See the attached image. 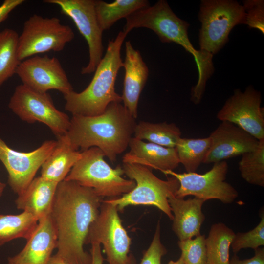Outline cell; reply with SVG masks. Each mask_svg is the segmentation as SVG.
I'll return each mask as SVG.
<instances>
[{"label":"cell","instance_id":"8fae6325","mask_svg":"<svg viewBox=\"0 0 264 264\" xmlns=\"http://www.w3.org/2000/svg\"><path fill=\"white\" fill-rule=\"evenodd\" d=\"M228 171L226 161L214 163L212 168L203 174L196 172L177 173L174 171L162 172L176 178L179 186L175 196L184 198L192 195L206 201L217 199L224 204L233 203L238 197L237 190L225 181Z\"/></svg>","mask_w":264,"mask_h":264},{"label":"cell","instance_id":"4316f807","mask_svg":"<svg viewBox=\"0 0 264 264\" xmlns=\"http://www.w3.org/2000/svg\"><path fill=\"white\" fill-rule=\"evenodd\" d=\"M211 140L208 136L202 138L181 137L175 147L177 156L187 172H196L210 148Z\"/></svg>","mask_w":264,"mask_h":264},{"label":"cell","instance_id":"d590c367","mask_svg":"<svg viewBox=\"0 0 264 264\" xmlns=\"http://www.w3.org/2000/svg\"><path fill=\"white\" fill-rule=\"evenodd\" d=\"M91 245L90 254L92 258L91 264H103L104 258L101 252V244L95 242Z\"/></svg>","mask_w":264,"mask_h":264},{"label":"cell","instance_id":"f546056e","mask_svg":"<svg viewBox=\"0 0 264 264\" xmlns=\"http://www.w3.org/2000/svg\"><path fill=\"white\" fill-rule=\"evenodd\" d=\"M261 220L253 229L246 232L235 233L231 244L235 254L241 249L251 248L254 250L264 246V211L263 208L259 213Z\"/></svg>","mask_w":264,"mask_h":264},{"label":"cell","instance_id":"d6986e66","mask_svg":"<svg viewBox=\"0 0 264 264\" xmlns=\"http://www.w3.org/2000/svg\"><path fill=\"white\" fill-rule=\"evenodd\" d=\"M130 150L123 156V163L136 164L162 172L173 171L180 164L175 148L146 142L132 137Z\"/></svg>","mask_w":264,"mask_h":264},{"label":"cell","instance_id":"8992f818","mask_svg":"<svg viewBox=\"0 0 264 264\" xmlns=\"http://www.w3.org/2000/svg\"><path fill=\"white\" fill-rule=\"evenodd\" d=\"M124 174L135 182L130 192L119 198L106 199L122 211L129 205H150L157 208L171 220L173 219L169 197L175 195L179 186L172 176L164 180L155 176L151 169L136 164L123 163Z\"/></svg>","mask_w":264,"mask_h":264},{"label":"cell","instance_id":"cb8c5ba5","mask_svg":"<svg viewBox=\"0 0 264 264\" xmlns=\"http://www.w3.org/2000/svg\"><path fill=\"white\" fill-rule=\"evenodd\" d=\"M149 5L147 0H116L112 3L95 0L96 17L103 31L109 29L119 20Z\"/></svg>","mask_w":264,"mask_h":264},{"label":"cell","instance_id":"6da1fadb","mask_svg":"<svg viewBox=\"0 0 264 264\" xmlns=\"http://www.w3.org/2000/svg\"><path fill=\"white\" fill-rule=\"evenodd\" d=\"M102 200L93 189L74 181L58 183L50 213L57 236L55 255L69 264H91L84 245Z\"/></svg>","mask_w":264,"mask_h":264},{"label":"cell","instance_id":"4dcf8cb0","mask_svg":"<svg viewBox=\"0 0 264 264\" xmlns=\"http://www.w3.org/2000/svg\"><path fill=\"white\" fill-rule=\"evenodd\" d=\"M205 238L200 234L194 239L178 241L184 264H206Z\"/></svg>","mask_w":264,"mask_h":264},{"label":"cell","instance_id":"5b68a950","mask_svg":"<svg viewBox=\"0 0 264 264\" xmlns=\"http://www.w3.org/2000/svg\"><path fill=\"white\" fill-rule=\"evenodd\" d=\"M104 157L97 147L82 151L81 157L64 180L90 188L102 198H117L132 191L135 186L134 181L123 178L122 167L112 168Z\"/></svg>","mask_w":264,"mask_h":264},{"label":"cell","instance_id":"7a4b0ae2","mask_svg":"<svg viewBox=\"0 0 264 264\" xmlns=\"http://www.w3.org/2000/svg\"><path fill=\"white\" fill-rule=\"evenodd\" d=\"M121 103H110L98 115H72L66 135L74 147L82 151L97 147L114 162L129 147L137 124Z\"/></svg>","mask_w":264,"mask_h":264},{"label":"cell","instance_id":"ab89813d","mask_svg":"<svg viewBox=\"0 0 264 264\" xmlns=\"http://www.w3.org/2000/svg\"><path fill=\"white\" fill-rule=\"evenodd\" d=\"M8 264H10V263H8Z\"/></svg>","mask_w":264,"mask_h":264},{"label":"cell","instance_id":"83f0119b","mask_svg":"<svg viewBox=\"0 0 264 264\" xmlns=\"http://www.w3.org/2000/svg\"><path fill=\"white\" fill-rule=\"evenodd\" d=\"M19 35L10 28L0 32V88L16 74L21 63L18 53Z\"/></svg>","mask_w":264,"mask_h":264},{"label":"cell","instance_id":"2e32d148","mask_svg":"<svg viewBox=\"0 0 264 264\" xmlns=\"http://www.w3.org/2000/svg\"><path fill=\"white\" fill-rule=\"evenodd\" d=\"M210 148L203 163H215L254 150L259 140L238 126L221 123L209 136Z\"/></svg>","mask_w":264,"mask_h":264},{"label":"cell","instance_id":"e575fe53","mask_svg":"<svg viewBox=\"0 0 264 264\" xmlns=\"http://www.w3.org/2000/svg\"><path fill=\"white\" fill-rule=\"evenodd\" d=\"M24 1V0H4L0 5V24L7 18L12 11Z\"/></svg>","mask_w":264,"mask_h":264},{"label":"cell","instance_id":"4fadbf2b","mask_svg":"<svg viewBox=\"0 0 264 264\" xmlns=\"http://www.w3.org/2000/svg\"><path fill=\"white\" fill-rule=\"evenodd\" d=\"M56 141L49 140L32 151L19 152L10 147L0 136V161L8 174V183L18 195L27 188L51 154Z\"/></svg>","mask_w":264,"mask_h":264},{"label":"cell","instance_id":"f1b7e54d","mask_svg":"<svg viewBox=\"0 0 264 264\" xmlns=\"http://www.w3.org/2000/svg\"><path fill=\"white\" fill-rule=\"evenodd\" d=\"M242 177L247 183L264 187V139L253 151L242 155L239 162Z\"/></svg>","mask_w":264,"mask_h":264},{"label":"cell","instance_id":"52a82bcc","mask_svg":"<svg viewBox=\"0 0 264 264\" xmlns=\"http://www.w3.org/2000/svg\"><path fill=\"white\" fill-rule=\"evenodd\" d=\"M198 19L200 50L213 56L228 41V35L237 24H245L246 13L242 5L232 0H202Z\"/></svg>","mask_w":264,"mask_h":264},{"label":"cell","instance_id":"f35d334b","mask_svg":"<svg viewBox=\"0 0 264 264\" xmlns=\"http://www.w3.org/2000/svg\"><path fill=\"white\" fill-rule=\"evenodd\" d=\"M5 187V184L0 181V197L2 196Z\"/></svg>","mask_w":264,"mask_h":264},{"label":"cell","instance_id":"d4e9b609","mask_svg":"<svg viewBox=\"0 0 264 264\" xmlns=\"http://www.w3.org/2000/svg\"><path fill=\"white\" fill-rule=\"evenodd\" d=\"M180 129L175 123L141 121L135 127L134 138L168 148H175L181 137Z\"/></svg>","mask_w":264,"mask_h":264},{"label":"cell","instance_id":"1f68e13d","mask_svg":"<svg viewBox=\"0 0 264 264\" xmlns=\"http://www.w3.org/2000/svg\"><path fill=\"white\" fill-rule=\"evenodd\" d=\"M243 7L246 13L245 24L250 28H256L264 34V1L246 0Z\"/></svg>","mask_w":264,"mask_h":264},{"label":"cell","instance_id":"74e56055","mask_svg":"<svg viewBox=\"0 0 264 264\" xmlns=\"http://www.w3.org/2000/svg\"><path fill=\"white\" fill-rule=\"evenodd\" d=\"M168 264H184L182 258L180 256L179 259L176 261L171 260L169 262Z\"/></svg>","mask_w":264,"mask_h":264},{"label":"cell","instance_id":"8d00e7d4","mask_svg":"<svg viewBox=\"0 0 264 264\" xmlns=\"http://www.w3.org/2000/svg\"><path fill=\"white\" fill-rule=\"evenodd\" d=\"M48 264H69L56 255H52Z\"/></svg>","mask_w":264,"mask_h":264},{"label":"cell","instance_id":"ba28073f","mask_svg":"<svg viewBox=\"0 0 264 264\" xmlns=\"http://www.w3.org/2000/svg\"><path fill=\"white\" fill-rule=\"evenodd\" d=\"M95 242L103 246L109 264H136L135 257L130 253L131 239L122 225L118 210L107 200L102 201L85 244Z\"/></svg>","mask_w":264,"mask_h":264},{"label":"cell","instance_id":"e0dca14e","mask_svg":"<svg viewBox=\"0 0 264 264\" xmlns=\"http://www.w3.org/2000/svg\"><path fill=\"white\" fill-rule=\"evenodd\" d=\"M57 236L50 214L40 220L23 249L8 259L11 264H48L57 248Z\"/></svg>","mask_w":264,"mask_h":264},{"label":"cell","instance_id":"d6a6232c","mask_svg":"<svg viewBox=\"0 0 264 264\" xmlns=\"http://www.w3.org/2000/svg\"><path fill=\"white\" fill-rule=\"evenodd\" d=\"M167 253V249L161 241V225L158 221L151 243L144 252L139 264H161L162 257Z\"/></svg>","mask_w":264,"mask_h":264},{"label":"cell","instance_id":"7c38bea8","mask_svg":"<svg viewBox=\"0 0 264 264\" xmlns=\"http://www.w3.org/2000/svg\"><path fill=\"white\" fill-rule=\"evenodd\" d=\"M44 2L57 5L62 13L72 20L88 47L89 61L82 68L81 73L94 72L103 58L104 51L103 31L97 19L95 0H45Z\"/></svg>","mask_w":264,"mask_h":264},{"label":"cell","instance_id":"30bf717a","mask_svg":"<svg viewBox=\"0 0 264 264\" xmlns=\"http://www.w3.org/2000/svg\"><path fill=\"white\" fill-rule=\"evenodd\" d=\"M9 108L21 120L46 125L59 137L66 134L70 119L55 106L50 95L21 84L17 86L8 103Z\"/></svg>","mask_w":264,"mask_h":264},{"label":"cell","instance_id":"ffe728a7","mask_svg":"<svg viewBox=\"0 0 264 264\" xmlns=\"http://www.w3.org/2000/svg\"><path fill=\"white\" fill-rule=\"evenodd\" d=\"M205 202L196 197L187 199L178 198L175 195L169 197L168 202L173 215L172 230L179 241L200 235L201 226L205 219L202 211Z\"/></svg>","mask_w":264,"mask_h":264},{"label":"cell","instance_id":"44dd1931","mask_svg":"<svg viewBox=\"0 0 264 264\" xmlns=\"http://www.w3.org/2000/svg\"><path fill=\"white\" fill-rule=\"evenodd\" d=\"M58 183L41 176L34 178L15 200L18 209L27 212L38 220L50 214Z\"/></svg>","mask_w":264,"mask_h":264},{"label":"cell","instance_id":"7402d4cb","mask_svg":"<svg viewBox=\"0 0 264 264\" xmlns=\"http://www.w3.org/2000/svg\"><path fill=\"white\" fill-rule=\"evenodd\" d=\"M66 134L57 137L56 146L41 166V176L57 183L63 181L81 157Z\"/></svg>","mask_w":264,"mask_h":264},{"label":"cell","instance_id":"9a60e30c","mask_svg":"<svg viewBox=\"0 0 264 264\" xmlns=\"http://www.w3.org/2000/svg\"><path fill=\"white\" fill-rule=\"evenodd\" d=\"M16 74L22 84L36 91L57 90L63 95L73 90L59 60L48 55H35L21 62Z\"/></svg>","mask_w":264,"mask_h":264},{"label":"cell","instance_id":"9c48e42d","mask_svg":"<svg viewBox=\"0 0 264 264\" xmlns=\"http://www.w3.org/2000/svg\"><path fill=\"white\" fill-rule=\"evenodd\" d=\"M72 28L56 17L30 16L23 24L19 36L18 53L22 61L28 58L50 51L60 52L74 38Z\"/></svg>","mask_w":264,"mask_h":264},{"label":"cell","instance_id":"ac0fdd59","mask_svg":"<svg viewBox=\"0 0 264 264\" xmlns=\"http://www.w3.org/2000/svg\"><path fill=\"white\" fill-rule=\"evenodd\" d=\"M125 59L123 89L121 95L123 105L135 118L141 92L146 83L149 69L140 52L135 49L131 42H125Z\"/></svg>","mask_w":264,"mask_h":264},{"label":"cell","instance_id":"277c9868","mask_svg":"<svg viewBox=\"0 0 264 264\" xmlns=\"http://www.w3.org/2000/svg\"><path fill=\"white\" fill-rule=\"evenodd\" d=\"M189 26L173 12L166 0H159L127 17L123 31L127 35L135 28L151 29L162 42H174L182 46L193 56L198 68H203L209 64L210 56L194 47L188 35Z\"/></svg>","mask_w":264,"mask_h":264},{"label":"cell","instance_id":"484cf974","mask_svg":"<svg viewBox=\"0 0 264 264\" xmlns=\"http://www.w3.org/2000/svg\"><path fill=\"white\" fill-rule=\"evenodd\" d=\"M38 221L35 217L25 211L16 215L0 214V246L18 238L28 240Z\"/></svg>","mask_w":264,"mask_h":264},{"label":"cell","instance_id":"5bb4252c","mask_svg":"<svg viewBox=\"0 0 264 264\" xmlns=\"http://www.w3.org/2000/svg\"><path fill=\"white\" fill-rule=\"evenodd\" d=\"M261 95L251 86L243 92L235 90L217 114L221 121L240 127L258 140L264 139V111Z\"/></svg>","mask_w":264,"mask_h":264},{"label":"cell","instance_id":"3957f363","mask_svg":"<svg viewBox=\"0 0 264 264\" xmlns=\"http://www.w3.org/2000/svg\"><path fill=\"white\" fill-rule=\"evenodd\" d=\"M127 35L120 31L110 40L103 57L88 86L82 91L74 90L63 95L65 109L72 115L92 116L102 113L113 102H122L115 91V84L119 70L123 67L121 49Z\"/></svg>","mask_w":264,"mask_h":264},{"label":"cell","instance_id":"836d02e7","mask_svg":"<svg viewBox=\"0 0 264 264\" xmlns=\"http://www.w3.org/2000/svg\"><path fill=\"white\" fill-rule=\"evenodd\" d=\"M229 264H264V249L259 248L254 250L253 257L241 260L235 254L230 259Z\"/></svg>","mask_w":264,"mask_h":264},{"label":"cell","instance_id":"603a6c76","mask_svg":"<svg viewBox=\"0 0 264 264\" xmlns=\"http://www.w3.org/2000/svg\"><path fill=\"white\" fill-rule=\"evenodd\" d=\"M235 234L224 223L212 225L205 238L206 264H229V250Z\"/></svg>","mask_w":264,"mask_h":264}]
</instances>
